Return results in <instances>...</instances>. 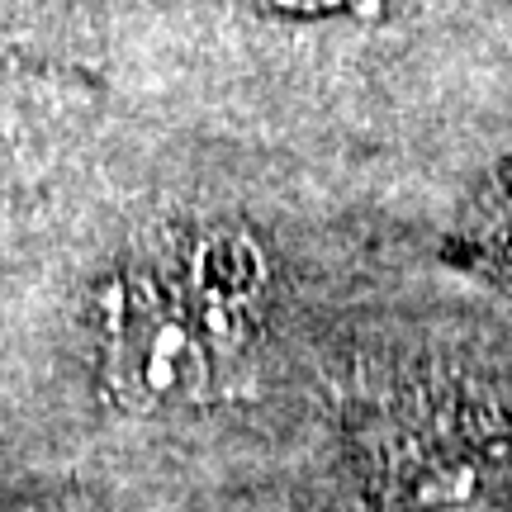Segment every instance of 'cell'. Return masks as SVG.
I'll return each instance as SVG.
<instances>
[{
  "label": "cell",
  "mask_w": 512,
  "mask_h": 512,
  "mask_svg": "<svg viewBox=\"0 0 512 512\" xmlns=\"http://www.w3.org/2000/svg\"><path fill=\"white\" fill-rule=\"evenodd\" d=\"M100 375L124 413H181L233 394L247 351L181 294L157 256H133L105 285Z\"/></svg>",
  "instance_id": "cell-2"
},
{
  "label": "cell",
  "mask_w": 512,
  "mask_h": 512,
  "mask_svg": "<svg viewBox=\"0 0 512 512\" xmlns=\"http://www.w3.org/2000/svg\"><path fill=\"white\" fill-rule=\"evenodd\" d=\"M347 427L384 512H494L512 427L456 380L389 370L356 384Z\"/></svg>",
  "instance_id": "cell-1"
},
{
  "label": "cell",
  "mask_w": 512,
  "mask_h": 512,
  "mask_svg": "<svg viewBox=\"0 0 512 512\" xmlns=\"http://www.w3.org/2000/svg\"><path fill=\"white\" fill-rule=\"evenodd\" d=\"M275 10H294V15H323V10H342V5H356V0H266Z\"/></svg>",
  "instance_id": "cell-4"
},
{
  "label": "cell",
  "mask_w": 512,
  "mask_h": 512,
  "mask_svg": "<svg viewBox=\"0 0 512 512\" xmlns=\"http://www.w3.org/2000/svg\"><path fill=\"white\" fill-rule=\"evenodd\" d=\"M479 238H484V256L498 261V271L512 275V171H508V190H498L489 219L479 223Z\"/></svg>",
  "instance_id": "cell-3"
}]
</instances>
